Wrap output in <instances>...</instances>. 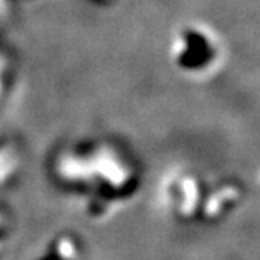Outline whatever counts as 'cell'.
Segmentation results:
<instances>
[{
	"label": "cell",
	"instance_id": "obj_3",
	"mask_svg": "<svg viewBox=\"0 0 260 260\" xmlns=\"http://www.w3.org/2000/svg\"><path fill=\"white\" fill-rule=\"evenodd\" d=\"M94 2H97V3H103V5H107V3H112L114 0H94Z\"/></svg>",
	"mask_w": 260,
	"mask_h": 260
},
{
	"label": "cell",
	"instance_id": "obj_1",
	"mask_svg": "<svg viewBox=\"0 0 260 260\" xmlns=\"http://www.w3.org/2000/svg\"><path fill=\"white\" fill-rule=\"evenodd\" d=\"M224 58L223 44L213 29L188 23L179 28L169 45V59L178 73L189 78L213 75Z\"/></svg>",
	"mask_w": 260,
	"mask_h": 260
},
{
	"label": "cell",
	"instance_id": "obj_2",
	"mask_svg": "<svg viewBox=\"0 0 260 260\" xmlns=\"http://www.w3.org/2000/svg\"><path fill=\"white\" fill-rule=\"evenodd\" d=\"M2 75H3V62L0 61V91H2V88H3V87H2V81H3V77H2Z\"/></svg>",
	"mask_w": 260,
	"mask_h": 260
}]
</instances>
